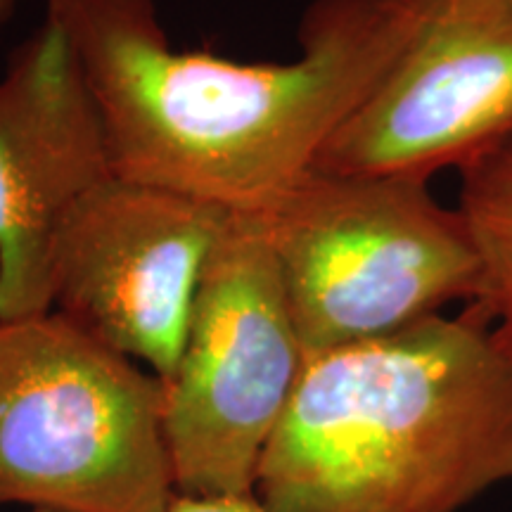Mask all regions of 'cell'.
I'll list each match as a JSON object with an SVG mask.
<instances>
[{
    "label": "cell",
    "instance_id": "8992f818",
    "mask_svg": "<svg viewBox=\"0 0 512 512\" xmlns=\"http://www.w3.org/2000/svg\"><path fill=\"white\" fill-rule=\"evenodd\" d=\"M401 3L406 48L313 169L430 181L512 136V0Z\"/></svg>",
    "mask_w": 512,
    "mask_h": 512
},
{
    "label": "cell",
    "instance_id": "6da1fadb",
    "mask_svg": "<svg viewBox=\"0 0 512 512\" xmlns=\"http://www.w3.org/2000/svg\"><path fill=\"white\" fill-rule=\"evenodd\" d=\"M102 124L114 174L261 211L316 166L413 31L401 0H313L292 62L174 48L155 0H46Z\"/></svg>",
    "mask_w": 512,
    "mask_h": 512
},
{
    "label": "cell",
    "instance_id": "52a82bcc",
    "mask_svg": "<svg viewBox=\"0 0 512 512\" xmlns=\"http://www.w3.org/2000/svg\"><path fill=\"white\" fill-rule=\"evenodd\" d=\"M230 211L112 176L69 211L53 254V311L164 384L181 361L204 266Z\"/></svg>",
    "mask_w": 512,
    "mask_h": 512
},
{
    "label": "cell",
    "instance_id": "7c38bea8",
    "mask_svg": "<svg viewBox=\"0 0 512 512\" xmlns=\"http://www.w3.org/2000/svg\"><path fill=\"white\" fill-rule=\"evenodd\" d=\"M31 512H55V510H31Z\"/></svg>",
    "mask_w": 512,
    "mask_h": 512
},
{
    "label": "cell",
    "instance_id": "9c48e42d",
    "mask_svg": "<svg viewBox=\"0 0 512 512\" xmlns=\"http://www.w3.org/2000/svg\"><path fill=\"white\" fill-rule=\"evenodd\" d=\"M460 204L484 261V294L477 309L512 361V136L460 169Z\"/></svg>",
    "mask_w": 512,
    "mask_h": 512
},
{
    "label": "cell",
    "instance_id": "8fae6325",
    "mask_svg": "<svg viewBox=\"0 0 512 512\" xmlns=\"http://www.w3.org/2000/svg\"><path fill=\"white\" fill-rule=\"evenodd\" d=\"M17 5L19 0H0V29L17 15Z\"/></svg>",
    "mask_w": 512,
    "mask_h": 512
},
{
    "label": "cell",
    "instance_id": "5b68a950",
    "mask_svg": "<svg viewBox=\"0 0 512 512\" xmlns=\"http://www.w3.org/2000/svg\"><path fill=\"white\" fill-rule=\"evenodd\" d=\"M304 363L264 226L252 211H230L166 382L164 432L178 494H254Z\"/></svg>",
    "mask_w": 512,
    "mask_h": 512
},
{
    "label": "cell",
    "instance_id": "277c9868",
    "mask_svg": "<svg viewBox=\"0 0 512 512\" xmlns=\"http://www.w3.org/2000/svg\"><path fill=\"white\" fill-rule=\"evenodd\" d=\"M166 384L60 311L0 323V505L169 512Z\"/></svg>",
    "mask_w": 512,
    "mask_h": 512
},
{
    "label": "cell",
    "instance_id": "ba28073f",
    "mask_svg": "<svg viewBox=\"0 0 512 512\" xmlns=\"http://www.w3.org/2000/svg\"><path fill=\"white\" fill-rule=\"evenodd\" d=\"M112 176L86 76L46 19L0 76V323L53 311L57 235L76 202Z\"/></svg>",
    "mask_w": 512,
    "mask_h": 512
},
{
    "label": "cell",
    "instance_id": "30bf717a",
    "mask_svg": "<svg viewBox=\"0 0 512 512\" xmlns=\"http://www.w3.org/2000/svg\"><path fill=\"white\" fill-rule=\"evenodd\" d=\"M169 512H271L254 494L188 496L176 494Z\"/></svg>",
    "mask_w": 512,
    "mask_h": 512
},
{
    "label": "cell",
    "instance_id": "7a4b0ae2",
    "mask_svg": "<svg viewBox=\"0 0 512 512\" xmlns=\"http://www.w3.org/2000/svg\"><path fill=\"white\" fill-rule=\"evenodd\" d=\"M512 479V361L430 316L306 356L256 472L271 512H458Z\"/></svg>",
    "mask_w": 512,
    "mask_h": 512
},
{
    "label": "cell",
    "instance_id": "3957f363",
    "mask_svg": "<svg viewBox=\"0 0 512 512\" xmlns=\"http://www.w3.org/2000/svg\"><path fill=\"white\" fill-rule=\"evenodd\" d=\"M254 214L306 356L484 294L482 252L463 211L441 207L425 178L311 169Z\"/></svg>",
    "mask_w": 512,
    "mask_h": 512
}]
</instances>
